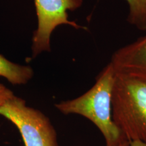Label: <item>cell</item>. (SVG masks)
I'll use <instances>...</instances> for the list:
<instances>
[{
	"instance_id": "277c9868",
	"label": "cell",
	"mask_w": 146,
	"mask_h": 146,
	"mask_svg": "<svg viewBox=\"0 0 146 146\" xmlns=\"http://www.w3.org/2000/svg\"><path fill=\"white\" fill-rule=\"evenodd\" d=\"M38 27L33 39L34 56L50 49V36L58 26L68 25L76 29L83 27L68 18V11L79 8L83 0H35Z\"/></svg>"
},
{
	"instance_id": "3957f363",
	"label": "cell",
	"mask_w": 146,
	"mask_h": 146,
	"mask_svg": "<svg viewBox=\"0 0 146 146\" xmlns=\"http://www.w3.org/2000/svg\"><path fill=\"white\" fill-rule=\"evenodd\" d=\"M0 115L18 128L25 146H59L50 120L21 98L14 96L5 102L0 107Z\"/></svg>"
},
{
	"instance_id": "52a82bcc",
	"label": "cell",
	"mask_w": 146,
	"mask_h": 146,
	"mask_svg": "<svg viewBox=\"0 0 146 146\" xmlns=\"http://www.w3.org/2000/svg\"><path fill=\"white\" fill-rule=\"evenodd\" d=\"M129 5V23L140 31H146V0H126Z\"/></svg>"
},
{
	"instance_id": "ba28073f",
	"label": "cell",
	"mask_w": 146,
	"mask_h": 146,
	"mask_svg": "<svg viewBox=\"0 0 146 146\" xmlns=\"http://www.w3.org/2000/svg\"><path fill=\"white\" fill-rule=\"evenodd\" d=\"M14 96L13 93L0 83V107Z\"/></svg>"
},
{
	"instance_id": "9c48e42d",
	"label": "cell",
	"mask_w": 146,
	"mask_h": 146,
	"mask_svg": "<svg viewBox=\"0 0 146 146\" xmlns=\"http://www.w3.org/2000/svg\"><path fill=\"white\" fill-rule=\"evenodd\" d=\"M112 146H130V141L125 136H123V137L121 139V140L118 143Z\"/></svg>"
},
{
	"instance_id": "6da1fadb",
	"label": "cell",
	"mask_w": 146,
	"mask_h": 146,
	"mask_svg": "<svg viewBox=\"0 0 146 146\" xmlns=\"http://www.w3.org/2000/svg\"><path fill=\"white\" fill-rule=\"evenodd\" d=\"M116 71L110 62L97 78L96 83L77 98L62 102L56 107L65 114L84 116L98 127L106 140V146H112L123 137L112 118V95Z\"/></svg>"
},
{
	"instance_id": "30bf717a",
	"label": "cell",
	"mask_w": 146,
	"mask_h": 146,
	"mask_svg": "<svg viewBox=\"0 0 146 146\" xmlns=\"http://www.w3.org/2000/svg\"><path fill=\"white\" fill-rule=\"evenodd\" d=\"M130 146H146V143L140 141H133L130 142Z\"/></svg>"
},
{
	"instance_id": "7a4b0ae2",
	"label": "cell",
	"mask_w": 146,
	"mask_h": 146,
	"mask_svg": "<svg viewBox=\"0 0 146 146\" xmlns=\"http://www.w3.org/2000/svg\"><path fill=\"white\" fill-rule=\"evenodd\" d=\"M112 118L129 141L146 143V81L116 72Z\"/></svg>"
},
{
	"instance_id": "5b68a950",
	"label": "cell",
	"mask_w": 146,
	"mask_h": 146,
	"mask_svg": "<svg viewBox=\"0 0 146 146\" xmlns=\"http://www.w3.org/2000/svg\"><path fill=\"white\" fill-rule=\"evenodd\" d=\"M110 63L116 73L146 81V36L118 49Z\"/></svg>"
},
{
	"instance_id": "8992f818",
	"label": "cell",
	"mask_w": 146,
	"mask_h": 146,
	"mask_svg": "<svg viewBox=\"0 0 146 146\" xmlns=\"http://www.w3.org/2000/svg\"><path fill=\"white\" fill-rule=\"evenodd\" d=\"M33 74L31 67L14 64L0 55V76L5 77L11 83L14 85L26 83L31 78Z\"/></svg>"
}]
</instances>
